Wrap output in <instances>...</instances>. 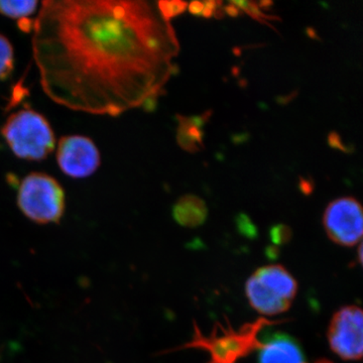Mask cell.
Here are the masks:
<instances>
[{"instance_id": "obj_14", "label": "cell", "mask_w": 363, "mask_h": 363, "mask_svg": "<svg viewBox=\"0 0 363 363\" xmlns=\"http://www.w3.org/2000/svg\"><path fill=\"white\" fill-rule=\"evenodd\" d=\"M291 230L285 225L274 226L272 229V238L274 242H283L286 238H290Z\"/></svg>"}, {"instance_id": "obj_4", "label": "cell", "mask_w": 363, "mask_h": 363, "mask_svg": "<svg viewBox=\"0 0 363 363\" xmlns=\"http://www.w3.org/2000/svg\"><path fill=\"white\" fill-rule=\"evenodd\" d=\"M18 205L25 216L35 223H58L65 210V192L52 177L32 173L21 181Z\"/></svg>"}, {"instance_id": "obj_1", "label": "cell", "mask_w": 363, "mask_h": 363, "mask_svg": "<svg viewBox=\"0 0 363 363\" xmlns=\"http://www.w3.org/2000/svg\"><path fill=\"white\" fill-rule=\"evenodd\" d=\"M33 33L47 96L97 116H121L159 97L179 52L157 2L47 0Z\"/></svg>"}, {"instance_id": "obj_9", "label": "cell", "mask_w": 363, "mask_h": 363, "mask_svg": "<svg viewBox=\"0 0 363 363\" xmlns=\"http://www.w3.org/2000/svg\"><path fill=\"white\" fill-rule=\"evenodd\" d=\"M173 216L181 226L194 228L206 221V204L194 195H185L177 201L173 207Z\"/></svg>"}, {"instance_id": "obj_10", "label": "cell", "mask_w": 363, "mask_h": 363, "mask_svg": "<svg viewBox=\"0 0 363 363\" xmlns=\"http://www.w3.org/2000/svg\"><path fill=\"white\" fill-rule=\"evenodd\" d=\"M179 119L178 140L182 149L189 152H199L203 147V131L189 121L188 117L177 116Z\"/></svg>"}, {"instance_id": "obj_17", "label": "cell", "mask_w": 363, "mask_h": 363, "mask_svg": "<svg viewBox=\"0 0 363 363\" xmlns=\"http://www.w3.org/2000/svg\"><path fill=\"white\" fill-rule=\"evenodd\" d=\"M204 4V9H203L202 16L204 18H211L212 16L215 13V11L218 9L219 4H221V2L217 1H205L203 2Z\"/></svg>"}, {"instance_id": "obj_19", "label": "cell", "mask_w": 363, "mask_h": 363, "mask_svg": "<svg viewBox=\"0 0 363 363\" xmlns=\"http://www.w3.org/2000/svg\"><path fill=\"white\" fill-rule=\"evenodd\" d=\"M18 26L23 32L30 33L32 32L33 28V21L30 18H21L18 21Z\"/></svg>"}, {"instance_id": "obj_11", "label": "cell", "mask_w": 363, "mask_h": 363, "mask_svg": "<svg viewBox=\"0 0 363 363\" xmlns=\"http://www.w3.org/2000/svg\"><path fill=\"white\" fill-rule=\"evenodd\" d=\"M39 2L32 1H0V14L11 18H26L35 13Z\"/></svg>"}, {"instance_id": "obj_6", "label": "cell", "mask_w": 363, "mask_h": 363, "mask_svg": "<svg viewBox=\"0 0 363 363\" xmlns=\"http://www.w3.org/2000/svg\"><path fill=\"white\" fill-rule=\"evenodd\" d=\"M329 345L344 360H358L362 357L363 314L357 306L341 308L329 325Z\"/></svg>"}, {"instance_id": "obj_20", "label": "cell", "mask_w": 363, "mask_h": 363, "mask_svg": "<svg viewBox=\"0 0 363 363\" xmlns=\"http://www.w3.org/2000/svg\"><path fill=\"white\" fill-rule=\"evenodd\" d=\"M300 189L303 193L308 195L310 194V193H312L314 187H313V184L309 183V181L303 180L302 179L300 182Z\"/></svg>"}, {"instance_id": "obj_18", "label": "cell", "mask_w": 363, "mask_h": 363, "mask_svg": "<svg viewBox=\"0 0 363 363\" xmlns=\"http://www.w3.org/2000/svg\"><path fill=\"white\" fill-rule=\"evenodd\" d=\"M189 11L194 16H202L204 4L200 1L191 2L188 7Z\"/></svg>"}, {"instance_id": "obj_5", "label": "cell", "mask_w": 363, "mask_h": 363, "mask_svg": "<svg viewBox=\"0 0 363 363\" xmlns=\"http://www.w3.org/2000/svg\"><path fill=\"white\" fill-rule=\"evenodd\" d=\"M323 224L333 242L342 247H354L362 238V205L352 197L338 198L325 210Z\"/></svg>"}, {"instance_id": "obj_15", "label": "cell", "mask_w": 363, "mask_h": 363, "mask_svg": "<svg viewBox=\"0 0 363 363\" xmlns=\"http://www.w3.org/2000/svg\"><path fill=\"white\" fill-rule=\"evenodd\" d=\"M328 143L331 147L333 149L342 150L344 152H350V150L346 147V145H344L342 143V140H341L340 136H339L337 133L335 131H332L330 135L328 136Z\"/></svg>"}, {"instance_id": "obj_3", "label": "cell", "mask_w": 363, "mask_h": 363, "mask_svg": "<svg viewBox=\"0 0 363 363\" xmlns=\"http://www.w3.org/2000/svg\"><path fill=\"white\" fill-rule=\"evenodd\" d=\"M297 292V281L279 264L260 267L245 285L250 306L266 316H277L288 311Z\"/></svg>"}, {"instance_id": "obj_13", "label": "cell", "mask_w": 363, "mask_h": 363, "mask_svg": "<svg viewBox=\"0 0 363 363\" xmlns=\"http://www.w3.org/2000/svg\"><path fill=\"white\" fill-rule=\"evenodd\" d=\"M160 11L162 18L167 21L171 18L180 16L187 9V4L185 1H159L157 2Z\"/></svg>"}, {"instance_id": "obj_7", "label": "cell", "mask_w": 363, "mask_h": 363, "mask_svg": "<svg viewBox=\"0 0 363 363\" xmlns=\"http://www.w3.org/2000/svg\"><path fill=\"white\" fill-rule=\"evenodd\" d=\"M100 154L95 143L82 135L63 136L59 140L57 162L63 173L72 178H86L100 166Z\"/></svg>"}, {"instance_id": "obj_2", "label": "cell", "mask_w": 363, "mask_h": 363, "mask_svg": "<svg viewBox=\"0 0 363 363\" xmlns=\"http://www.w3.org/2000/svg\"><path fill=\"white\" fill-rule=\"evenodd\" d=\"M1 135L13 154L28 161H43L56 147L51 125L32 109L11 114L2 126Z\"/></svg>"}, {"instance_id": "obj_21", "label": "cell", "mask_w": 363, "mask_h": 363, "mask_svg": "<svg viewBox=\"0 0 363 363\" xmlns=\"http://www.w3.org/2000/svg\"><path fill=\"white\" fill-rule=\"evenodd\" d=\"M224 11H225V13L228 14L229 16H233V18H235V16H238V14H240V9L231 4L230 6L225 7Z\"/></svg>"}, {"instance_id": "obj_8", "label": "cell", "mask_w": 363, "mask_h": 363, "mask_svg": "<svg viewBox=\"0 0 363 363\" xmlns=\"http://www.w3.org/2000/svg\"><path fill=\"white\" fill-rule=\"evenodd\" d=\"M259 348V363H305L301 348L288 336L276 335Z\"/></svg>"}, {"instance_id": "obj_22", "label": "cell", "mask_w": 363, "mask_h": 363, "mask_svg": "<svg viewBox=\"0 0 363 363\" xmlns=\"http://www.w3.org/2000/svg\"><path fill=\"white\" fill-rule=\"evenodd\" d=\"M317 363H331V362H325V360H323V362H317Z\"/></svg>"}, {"instance_id": "obj_16", "label": "cell", "mask_w": 363, "mask_h": 363, "mask_svg": "<svg viewBox=\"0 0 363 363\" xmlns=\"http://www.w3.org/2000/svg\"><path fill=\"white\" fill-rule=\"evenodd\" d=\"M238 227H240L241 231H243V233L248 234L255 233V226L252 225V222H250L247 215L240 214V216L238 217Z\"/></svg>"}, {"instance_id": "obj_12", "label": "cell", "mask_w": 363, "mask_h": 363, "mask_svg": "<svg viewBox=\"0 0 363 363\" xmlns=\"http://www.w3.org/2000/svg\"><path fill=\"white\" fill-rule=\"evenodd\" d=\"M13 69V48L4 35H0V79H6Z\"/></svg>"}]
</instances>
